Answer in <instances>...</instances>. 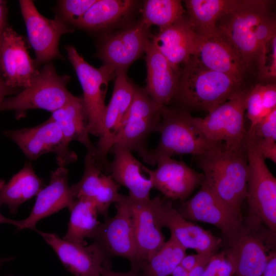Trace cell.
Masks as SVG:
<instances>
[{"label": "cell", "mask_w": 276, "mask_h": 276, "mask_svg": "<svg viewBox=\"0 0 276 276\" xmlns=\"http://www.w3.org/2000/svg\"><path fill=\"white\" fill-rule=\"evenodd\" d=\"M270 2L232 0L229 9L218 21L219 35L246 69L256 59L260 45L276 33L275 19L270 13Z\"/></svg>", "instance_id": "6da1fadb"}, {"label": "cell", "mask_w": 276, "mask_h": 276, "mask_svg": "<svg viewBox=\"0 0 276 276\" xmlns=\"http://www.w3.org/2000/svg\"><path fill=\"white\" fill-rule=\"evenodd\" d=\"M205 185L222 203L240 216L246 199L248 164L246 149L232 151L219 146L197 156Z\"/></svg>", "instance_id": "7a4b0ae2"}, {"label": "cell", "mask_w": 276, "mask_h": 276, "mask_svg": "<svg viewBox=\"0 0 276 276\" xmlns=\"http://www.w3.org/2000/svg\"><path fill=\"white\" fill-rule=\"evenodd\" d=\"M242 82L208 69L192 57L180 71L174 98L180 108L209 113L243 89Z\"/></svg>", "instance_id": "3957f363"}, {"label": "cell", "mask_w": 276, "mask_h": 276, "mask_svg": "<svg viewBox=\"0 0 276 276\" xmlns=\"http://www.w3.org/2000/svg\"><path fill=\"white\" fill-rule=\"evenodd\" d=\"M160 117L157 130L160 134L158 144L141 155L149 165H156L160 159L175 155L198 156L223 146L208 141L196 126L195 117L187 110L162 106Z\"/></svg>", "instance_id": "277c9868"}, {"label": "cell", "mask_w": 276, "mask_h": 276, "mask_svg": "<svg viewBox=\"0 0 276 276\" xmlns=\"http://www.w3.org/2000/svg\"><path fill=\"white\" fill-rule=\"evenodd\" d=\"M246 153L248 177L246 199L249 215L246 222L265 225L276 231V179L267 167L252 135L247 132Z\"/></svg>", "instance_id": "5b68a950"}, {"label": "cell", "mask_w": 276, "mask_h": 276, "mask_svg": "<svg viewBox=\"0 0 276 276\" xmlns=\"http://www.w3.org/2000/svg\"><path fill=\"white\" fill-rule=\"evenodd\" d=\"M250 89L243 88L236 93L204 118L195 117L196 126L208 141L221 144L229 151L246 149L248 130L244 116Z\"/></svg>", "instance_id": "8992f818"}, {"label": "cell", "mask_w": 276, "mask_h": 276, "mask_svg": "<svg viewBox=\"0 0 276 276\" xmlns=\"http://www.w3.org/2000/svg\"><path fill=\"white\" fill-rule=\"evenodd\" d=\"M69 80L68 75H59L52 63H47L28 86L16 96L4 100L0 111H14L17 119L31 109H42L52 112L75 97L66 88Z\"/></svg>", "instance_id": "52a82bcc"}, {"label": "cell", "mask_w": 276, "mask_h": 276, "mask_svg": "<svg viewBox=\"0 0 276 276\" xmlns=\"http://www.w3.org/2000/svg\"><path fill=\"white\" fill-rule=\"evenodd\" d=\"M65 50L83 89L82 99L89 134L99 136L106 106L105 98L108 84L109 81L114 79L116 71L107 64H103L99 68L93 66L72 45L66 46Z\"/></svg>", "instance_id": "ba28073f"}, {"label": "cell", "mask_w": 276, "mask_h": 276, "mask_svg": "<svg viewBox=\"0 0 276 276\" xmlns=\"http://www.w3.org/2000/svg\"><path fill=\"white\" fill-rule=\"evenodd\" d=\"M144 88L135 86L132 103L115 136L113 146H119L142 155L148 149L149 135L157 132L160 108Z\"/></svg>", "instance_id": "9c48e42d"}, {"label": "cell", "mask_w": 276, "mask_h": 276, "mask_svg": "<svg viewBox=\"0 0 276 276\" xmlns=\"http://www.w3.org/2000/svg\"><path fill=\"white\" fill-rule=\"evenodd\" d=\"M262 225L246 223L229 240L225 250L234 267V276H260L275 254L270 251L269 235L262 231Z\"/></svg>", "instance_id": "30bf717a"}, {"label": "cell", "mask_w": 276, "mask_h": 276, "mask_svg": "<svg viewBox=\"0 0 276 276\" xmlns=\"http://www.w3.org/2000/svg\"><path fill=\"white\" fill-rule=\"evenodd\" d=\"M3 134L14 142L30 159H36L50 152L56 154L57 162L60 167L77 159V154L70 150L60 129L51 117L36 126L6 130Z\"/></svg>", "instance_id": "8fae6325"}, {"label": "cell", "mask_w": 276, "mask_h": 276, "mask_svg": "<svg viewBox=\"0 0 276 276\" xmlns=\"http://www.w3.org/2000/svg\"><path fill=\"white\" fill-rule=\"evenodd\" d=\"M114 203L116 215L101 222L91 238L110 259L123 257L128 259L132 265L136 257L132 213L124 195L120 194Z\"/></svg>", "instance_id": "7c38bea8"}, {"label": "cell", "mask_w": 276, "mask_h": 276, "mask_svg": "<svg viewBox=\"0 0 276 276\" xmlns=\"http://www.w3.org/2000/svg\"><path fill=\"white\" fill-rule=\"evenodd\" d=\"M19 3L28 40L36 55V65L47 64L54 59L60 58V38L73 30L58 17L51 19L42 16L32 1L20 0Z\"/></svg>", "instance_id": "4fadbf2b"}, {"label": "cell", "mask_w": 276, "mask_h": 276, "mask_svg": "<svg viewBox=\"0 0 276 276\" xmlns=\"http://www.w3.org/2000/svg\"><path fill=\"white\" fill-rule=\"evenodd\" d=\"M113 90L104 111L102 132L94 156L96 163L106 172L107 156L113 145L119 127L132 103L135 85L127 78L126 71L116 72Z\"/></svg>", "instance_id": "5bb4252c"}, {"label": "cell", "mask_w": 276, "mask_h": 276, "mask_svg": "<svg viewBox=\"0 0 276 276\" xmlns=\"http://www.w3.org/2000/svg\"><path fill=\"white\" fill-rule=\"evenodd\" d=\"M124 198L131 210L136 257L131 269L138 271L163 246L165 237L155 211V197L146 201H139L128 195Z\"/></svg>", "instance_id": "9a60e30c"}, {"label": "cell", "mask_w": 276, "mask_h": 276, "mask_svg": "<svg viewBox=\"0 0 276 276\" xmlns=\"http://www.w3.org/2000/svg\"><path fill=\"white\" fill-rule=\"evenodd\" d=\"M155 197V211L162 226L168 228L183 247L198 254H216L222 243L220 238L185 218L173 207L171 201L158 196Z\"/></svg>", "instance_id": "2e32d148"}, {"label": "cell", "mask_w": 276, "mask_h": 276, "mask_svg": "<svg viewBox=\"0 0 276 276\" xmlns=\"http://www.w3.org/2000/svg\"><path fill=\"white\" fill-rule=\"evenodd\" d=\"M39 234L57 255L66 269L75 276H101L111 268L108 258L95 243L80 245L60 238L57 234L34 230Z\"/></svg>", "instance_id": "e0dca14e"}, {"label": "cell", "mask_w": 276, "mask_h": 276, "mask_svg": "<svg viewBox=\"0 0 276 276\" xmlns=\"http://www.w3.org/2000/svg\"><path fill=\"white\" fill-rule=\"evenodd\" d=\"M149 27L141 21L104 39L97 54L103 64L116 72L126 68L145 53L150 40Z\"/></svg>", "instance_id": "ac0fdd59"}, {"label": "cell", "mask_w": 276, "mask_h": 276, "mask_svg": "<svg viewBox=\"0 0 276 276\" xmlns=\"http://www.w3.org/2000/svg\"><path fill=\"white\" fill-rule=\"evenodd\" d=\"M177 211L187 220L214 225L228 240L243 224L242 216L222 203L203 183L200 190L191 199L183 202Z\"/></svg>", "instance_id": "d6986e66"}, {"label": "cell", "mask_w": 276, "mask_h": 276, "mask_svg": "<svg viewBox=\"0 0 276 276\" xmlns=\"http://www.w3.org/2000/svg\"><path fill=\"white\" fill-rule=\"evenodd\" d=\"M155 170H150L142 164L152 188L159 191L167 198L183 201L204 181L202 173H199L181 161L171 157L159 160Z\"/></svg>", "instance_id": "ffe728a7"}, {"label": "cell", "mask_w": 276, "mask_h": 276, "mask_svg": "<svg viewBox=\"0 0 276 276\" xmlns=\"http://www.w3.org/2000/svg\"><path fill=\"white\" fill-rule=\"evenodd\" d=\"M23 37L12 28L5 30L0 48V73L10 87L25 88L38 73Z\"/></svg>", "instance_id": "44dd1931"}, {"label": "cell", "mask_w": 276, "mask_h": 276, "mask_svg": "<svg viewBox=\"0 0 276 276\" xmlns=\"http://www.w3.org/2000/svg\"><path fill=\"white\" fill-rule=\"evenodd\" d=\"M84 162L82 177L70 187L72 195L75 199L83 198L93 202L99 214L107 219L109 206L116 202L120 195V185L110 175L103 173L96 162L93 152H87Z\"/></svg>", "instance_id": "7402d4cb"}, {"label": "cell", "mask_w": 276, "mask_h": 276, "mask_svg": "<svg viewBox=\"0 0 276 276\" xmlns=\"http://www.w3.org/2000/svg\"><path fill=\"white\" fill-rule=\"evenodd\" d=\"M68 170L59 166L53 171L49 185L37 195L35 203L29 216L19 220L17 231L25 228L34 230L37 223L61 210L72 206L73 197L68 182Z\"/></svg>", "instance_id": "603a6c76"}, {"label": "cell", "mask_w": 276, "mask_h": 276, "mask_svg": "<svg viewBox=\"0 0 276 276\" xmlns=\"http://www.w3.org/2000/svg\"><path fill=\"white\" fill-rule=\"evenodd\" d=\"M196 38L188 19L183 17L168 27L159 29L157 34L151 37V40L173 69L179 74L180 67L195 53Z\"/></svg>", "instance_id": "cb8c5ba5"}, {"label": "cell", "mask_w": 276, "mask_h": 276, "mask_svg": "<svg viewBox=\"0 0 276 276\" xmlns=\"http://www.w3.org/2000/svg\"><path fill=\"white\" fill-rule=\"evenodd\" d=\"M196 35L195 53L191 57L203 66L227 74L242 82L246 69L219 34L212 37Z\"/></svg>", "instance_id": "d4e9b609"}, {"label": "cell", "mask_w": 276, "mask_h": 276, "mask_svg": "<svg viewBox=\"0 0 276 276\" xmlns=\"http://www.w3.org/2000/svg\"><path fill=\"white\" fill-rule=\"evenodd\" d=\"M114 158L109 162L106 173L120 186L129 190V196L139 201L148 200L152 185L149 178L142 173V164L132 154L131 151L119 146H113L110 152Z\"/></svg>", "instance_id": "484cf974"}, {"label": "cell", "mask_w": 276, "mask_h": 276, "mask_svg": "<svg viewBox=\"0 0 276 276\" xmlns=\"http://www.w3.org/2000/svg\"><path fill=\"white\" fill-rule=\"evenodd\" d=\"M147 86L145 89L152 100L159 106H166L174 100L179 73L157 50L151 39L146 47Z\"/></svg>", "instance_id": "4316f807"}, {"label": "cell", "mask_w": 276, "mask_h": 276, "mask_svg": "<svg viewBox=\"0 0 276 276\" xmlns=\"http://www.w3.org/2000/svg\"><path fill=\"white\" fill-rule=\"evenodd\" d=\"M60 129L66 142L77 141L87 152H95L96 147L89 136L88 119L82 97H75L66 104L52 112L50 117Z\"/></svg>", "instance_id": "83f0119b"}, {"label": "cell", "mask_w": 276, "mask_h": 276, "mask_svg": "<svg viewBox=\"0 0 276 276\" xmlns=\"http://www.w3.org/2000/svg\"><path fill=\"white\" fill-rule=\"evenodd\" d=\"M43 186L31 164L26 163L8 182L0 179V205H6L10 212L15 214L21 204L37 195Z\"/></svg>", "instance_id": "f1b7e54d"}, {"label": "cell", "mask_w": 276, "mask_h": 276, "mask_svg": "<svg viewBox=\"0 0 276 276\" xmlns=\"http://www.w3.org/2000/svg\"><path fill=\"white\" fill-rule=\"evenodd\" d=\"M188 21L198 35L212 37L219 35L218 20L229 9L232 0L185 1Z\"/></svg>", "instance_id": "f546056e"}, {"label": "cell", "mask_w": 276, "mask_h": 276, "mask_svg": "<svg viewBox=\"0 0 276 276\" xmlns=\"http://www.w3.org/2000/svg\"><path fill=\"white\" fill-rule=\"evenodd\" d=\"M70 219L63 239L80 245H87L85 239L91 238L101 222L95 203L85 198L76 199L69 209Z\"/></svg>", "instance_id": "4dcf8cb0"}, {"label": "cell", "mask_w": 276, "mask_h": 276, "mask_svg": "<svg viewBox=\"0 0 276 276\" xmlns=\"http://www.w3.org/2000/svg\"><path fill=\"white\" fill-rule=\"evenodd\" d=\"M135 3L132 0H97L77 26L89 30L106 28L128 14Z\"/></svg>", "instance_id": "1f68e13d"}, {"label": "cell", "mask_w": 276, "mask_h": 276, "mask_svg": "<svg viewBox=\"0 0 276 276\" xmlns=\"http://www.w3.org/2000/svg\"><path fill=\"white\" fill-rule=\"evenodd\" d=\"M186 249L171 234L162 248L138 271L142 276H170L186 255Z\"/></svg>", "instance_id": "d6a6232c"}, {"label": "cell", "mask_w": 276, "mask_h": 276, "mask_svg": "<svg viewBox=\"0 0 276 276\" xmlns=\"http://www.w3.org/2000/svg\"><path fill=\"white\" fill-rule=\"evenodd\" d=\"M186 11L178 0H148L144 2L141 21L148 27H168L184 17Z\"/></svg>", "instance_id": "836d02e7"}, {"label": "cell", "mask_w": 276, "mask_h": 276, "mask_svg": "<svg viewBox=\"0 0 276 276\" xmlns=\"http://www.w3.org/2000/svg\"><path fill=\"white\" fill-rule=\"evenodd\" d=\"M258 77L262 80H275L276 77V33L259 47L256 56Z\"/></svg>", "instance_id": "e575fe53"}, {"label": "cell", "mask_w": 276, "mask_h": 276, "mask_svg": "<svg viewBox=\"0 0 276 276\" xmlns=\"http://www.w3.org/2000/svg\"><path fill=\"white\" fill-rule=\"evenodd\" d=\"M97 0H62L58 2V17L65 24L77 26Z\"/></svg>", "instance_id": "d590c367"}, {"label": "cell", "mask_w": 276, "mask_h": 276, "mask_svg": "<svg viewBox=\"0 0 276 276\" xmlns=\"http://www.w3.org/2000/svg\"><path fill=\"white\" fill-rule=\"evenodd\" d=\"M263 84H259L250 88L247 101L246 110L250 121L249 129L252 128L268 114L265 111L262 101Z\"/></svg>", "instance_id": "8d00e7d4"}, {"label": "cell", "mask_w": 276, "mask_h": 276, "mask_svg": "<svg viewBox=\"0 0 276 276\" xmlns=\"http://www.w3.org/2000/svg\"><path fill=\"white\" fill-rule=\"evenodd\" d=\"M248 131L256 137L266 141L276 140V108L263 118L252 128Z\"/></svg>", "instance_id": "74e56055"}, {"label": "cell", "mask_w": 276, "mask_h": 276, "mask_svg": "<svg viewBox=\"0 0 276 276\" xmlns=\"http://www.w3.org/2000/svg\"><path fill=\"white\" fill-rule=\"evenodd\" d=\"M248 132L252 135L256 146L264 159H270L275 164L276 143L257 138L251 133Z\"/></svg>", "instance_id": "f35d334b"}, {"label": "cell", "mask_w": 276, "mask_h": 276, "mask_svg": "<svg viewBox=\"0 0 276 276\" xmlns=\"http://www.w3.org/2000/svg\"><path fill=\"white\" fill-rule=\"evenodd\" d=\"M263 107L267 114L276 108V86L274 84L263 85L262 89Z\"/></svg>", "instance_id": "ab89813d"}, {"label": "cell", "mask_w": 276, "mask_h": 276, "mask_svg": "<svg viewBox=\"0 0 276 276\" xmlns=\"http://www.w3.org/2000/svg\"><path fill=\"white\" fill-rule=\"evenodd\" d=\"M225 254V250L213 255L211 258L202 276H217L218 267Z\"/></svg>", "instance_id": "60d3db41"}, {"label": "cell", "mask_w": 276, "mask_h": 276, "mask_svg": "<svg viewBox=\"0 0 276 276\" xmlns=\"http://www.w3.org/2000/svg\"><path fill=\"white\" fill-rule=\"evenodd\" d=\"M213 255L198 253L195 255H186L181 260L179 265L189 272L204 258Z\"/></svg>", "instance_id": "b9f144b4"}, {"label": "cell", "mask_w": 276, "mask_h": 276, "mask_svg": "<svg viewBox=\"0 0 276 276\" xmlns=\"http://www.w3.org/2000/svg\"><path fill=\"white\" fill-rule=\"evenodd\" d=\"M234 275L235 270L233 264L226 252L225 255L218 267L217 276Z\"/></svg>", "instance_id": "7bdbcfd3"}, {"label": "cell", "mask_w": 276, "mask_h": 276, "mask_svg": "<svg viewBox=\"0 0 276 276\" xmlns=\"http://www.w3.org/2000/svg\"><path fill=\"white\" fill-rule=\"evenodd\" d=\"M8 11L7 2L0 0V48L4 32L9 27L7 21Z\"/></svg>", "instance_id": "ee69618b"}, {"label": "cell", "mask_w": 276, "mask_h": 276, "mask_svg": "<svg viewBox=\"0 0 276 276\" xmlns=\"http://www.w3.org/2000/svg\"><path fill=\"white\" fill-rule=\"evenodd\" d=\"M18 90L9 86L0 73V106L6 96L16 93Z\"/></svg>", "instance_id": "f6af8a7d"}, {"label": "cell", "mask_w": 276, "mask_h": 276, "mask_svg": "<svg viewBox=\"0 0 276 276\" xmlns=\"http://www.w3.org/2000/svg\"><path fill=\"white\" fill-rule=\"evenodd\" d=\"M212 256L207 257L200 262L191 271L189 272V275L202 276Z\"/></svg>", "instance_id": "bcb514c9"}, {"label": "cell", "mask_w": 276, "mask_h": 276, "mask_svg": "<svg viewBox=\"0 0 276 276\" xmlns=\"http://www.w3.org/2000/svg\"><path fill=\"white\" fill-rule=\"evenodd\" d=\"M260 276H276V254L269 260L267 265Z\"/></svg>", "instance_id": "7dc6e473"}, {"label": "cell", "mask_w": 276, "mask_h": 276, "mask_svg": "<svg viewBox=\"0 0 276 276\" xmlns=\"http://www.w3.org/2000/svg\"><path fill=\"white\" fill-rule=\"evenodd\" d=\"M102 274L105 276H142L140 272L131 269L127 272H117L112 271L111 268L105 269Z\"/></svg>", "instance_id": "c3c4849f"}, {"label": "cell", "mask_w": 276, "mask_h": 276, "mask_svg": "<svg viewBox=\"0 0 276 276\" xmlns=\"http://www.w3.org/2000/svg\"><path fill=\"white\" fill-rule=\"evenodd\" d=\"M1 206V205H0V208ZM2 223H6V224H11L14 226H15L16 227H18L19 225V220H13V219L7 218L5 217L4 215H3L0 212V224H2Z\"/></svg>", "instance_id": "681fc988"}, {"label": "cell", "mask_w": 276, "mask_h": 276, "mask_svg": "<svg viewBox=\"0 0 276 276\" xmlns=\"http://www.w3.org/2000/svg\"><path fill=\"white\" fill-rule=\"evenodd\" d=\"M171 275L172 276H189V272L179 265L175 268Z\"/></svg>", "instance_id": "f907efd6"}, {"label": "cell", "mask_w": 276, "mask_h": 276, "mask_svg": "<svg viewBox=\"0 0 276 276\" xmlns=\"http://www.w3.org/2000/svg\"><path fill=\"white\" fill-rule=\"evenodd\" d=\"M14 259V258L13 257H6V258H0V266L5 264V263L10 262Z\"/></svg>", "instance_id": "816d5d0a"}, {"label": "cell", "mask_w": 276, "mask_h": 276, "mask_svg": "<svg viewBox=\"0 0 276 276\" xmlns=\"http://www.w3.org/2000/svg\"><path fill=\"white\" fill-rule=\"evenodd\" d=\"M101 276H105V275H104L102 274V275Z\"/></svg>", "instance_id": "f5cc1de1"}]
</instances>
